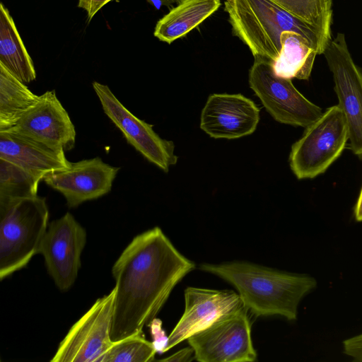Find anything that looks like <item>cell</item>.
Returning <instances> with one entry per match:
<instances>
[{"label":"cell","instance_id":"obj_8","mask_svg":"<svg viewBox=\"0 0 362 362\" xmlns=\"http://www.w3.org/2000/svg\"><path fill=\"white\" fill-rule=\"evenodd\" d=\"M115 289L96 300L69 329L51 362H100L112 346Z\"/></svg>","mask_w":362,"mask_h":362},{"label":"cell","instance_id":"obj_7","mask_svg":"<svg viewBox=\"0 0 362 362\" xmlns=\"http://www.w3.org/2000/svg\"><path fill=\"white\" fill-rule=\"evenodd\" d=\"M249 84L267 111L280 123L307 127L323 113L295 88L291 79L276 76L271 62L264 59L255 58Z\"/></svg>","mask_w":362,"mask_h":362},{"label":"cell","instance_id":"obj_1","mask_svg":"<svg viewBox=\"0 0 362 362\" xmlns=\"http://www.w3.org/2000/svg\"><path fill=\"white\" fill-rule=\"evenodd\" d=\"M194 267L159 227L135 236L112 268L115 281L112 340L143 334L176 284Z\"/></svg>","mask_w":362,"mask_h":362},{"label":"cell","instance_id":"obj_28","mask_svg":"<svg viewBox=\"0 0 362 362\" xmlns=\"http://www.w3.org/2000/svg\"><path fill=\"white\" fill-rule=\"evenodd\" d=\"M354 216L357 221H362V188L354 207Z\"/></svg>","mask_w":362,"mask_h":362},{"label":"cell","instance_id":"obj_15","mask_svg":"<svg viewBox=\"0 0 362 362\" xmlns=\"http://www.w3.org/2000/svg\"><path fill=\"white\" fill-rule=\"evenodd\" d=\"M51 146L69 151L74 147L76 130L54 90L40 95L37 103L11 129Z\"/></svg>","mask_w":362,"mask_h":362},{"label":"cell","instance_id":"obj_16","mask_svg":"<svg viewBox=\"0 0 362 362\" xmlns=\"http://www.w3.org/2000/svg\"><path fill=\"white\" fill-rule=\"evenodd\" d=\"M62 148L51 146L26 135L0 132V158L8 160L42 178L47 174L68 168Z\"/></svg>","mask_w":362,"mask_h":362},{"label":"cell","instance_id":"obj_18","mask_svg":"<svg viewBox=\"0 0 362 362\" xmlns=\"http://www.w3.org/2000/svg\"><path fill=\"white\" fill-rule=\"evenodd\" d=\"M0 64L27 84L36 78L33 61L7 8L0 4Z\"/></svg>","mask_w":362,"mask_h":362},{"label":"cell","instance_id":"obj_17","mask_svg":"<svg viewBox=\"0 0 362 362\" xmlns=\"http://www.w3.org/2000/svg\"><path fill=\"white\" fill-rule=\"evenodd\" d=\"M220 5V0H181L157 22L154 36L170 44L197 28Z\"/></svg>","mask_w":362,"mask_h":362},{"label":"cell","instance_id":"obj_23","mask_svg":"<svg viewBox=\"0 0 362 362\" xmlns=\"http://www.w3.org/2000/svg\"><path fill=\"white\" fill-rule=\"evenodd\" d=\"M156 352L153 343L141 334L114 341L100 362H148Z\"/></svg>","mask_w":362,"mask_h":362},{"label":"cell","instance_id":"obj_4","mask_svg":"<svg viewBox=\"0 0 362 362\" xmlns=\"http://www.w3.org/2000/svg\"><path fill=\"white\" fill-rule=\"evenodd\" d=\"M49 210L38 195L0 208V279L24 268L38 254Z\"/></svg>","mask_w":362,"mask_h":362},{"label":"cell","instance_id":"obj_5","mask_svg":"<svg viewBox=\"0 0 362 362\" xmlns=\"http://www.w3.org/2000/svg\"><path fill=\"white\" fill-rule=\"evenodd\" d=\"M348 140V126L341 108L338 105L327 108L293 144L291 169L298 179L315 177L340 156Z\"/></svg>","mask_w":362,"mask_h":362},{"label":"cell","instance_id":"obj_12","mask_svg":"<svg viewBox=\"0 0 362 362\" xmlns=\"http://www.w3.org/2000/svg\"><path fill=\"white\" fill-rule=\"evenodd\" d=\"M119 170L96 157L71 163L66 168L47 174L42 181L62 194L72 208L109 193Z\"/></svg>","mask_w":362,"mask_h":362},{"label":"cell","instance_id":"obj_20","mask_svg":"<svg viewBox=\"0 0 362 362\" xmlns=\"http://www.w3.org/2000/svg\"><path fill=\"white\" fill-rule=\"evenodd\" d=\"M40 98L0 64V132L13 128Z\"/></svg>","mask_w":362,"mask_h":362},{"label":"cell","instance_id":"obj_27","mask_svg":"<svg viewBox=\"0 0 362 362\" xmlns=\"http://www.w3.org/2000/svg\"><path fill=\"white\" fill-rule=\"evenodd\" d=\"M195 359L194 351L192 346L184 348L173 355L163 358L161 361L168 362H180V361H191Z\"/></svg>","mask_w":362,"mask_h":362},{"label":"cell","instance_id":"obj_6","mask_svg":"<svg viewBox=\"0 0 362 362\" xmlns=\"http://www.w3.org/2000/svg\"><path fill=\"white\" fill-rule=\"evenodd\" d=\"M243 305L221 315L187 340L200 362H252L257 352L251 337V324Z\"/></svg>","mask_w":362,"mask_h":362},{"label":"cell","instance_id":"obj_9","mask_svg":"<svg viewBox=\"0 0 362 362\" xmlns=\"http://www.w3.org/2000/svg\"><path fill=\"white\" fill-rule=\"evenodd\" d=\"M323 54L332 74L338 105L346 120L349 148L362 158V72L354 62L342 33L331 39Z\"/></svg>","mask_w":362,"mask_h":362},{"label":"cell","instance_id":"obj_14","mask_svg":"<svg viewBox=\"0 0 362 362\" xmlns=\"http://www.w3.org/2000/svg\"><path fill=\"white\" fill-rule=\"evenodd\" d=\"M185 310L168 335L165 351L214 322L221 315L243 306L238 293L230 290L187 287Z\"/></svg>","mask_w":362,"mask_h":362},{"label":"cell","instance_id":"obj_3","mask_svg":"<svg viewBox=\"0 0 362 362\" xmlns=\"http://www.w3.org/2000/svg\"><path fill=\"white\" fill-rule=\"evenodd\" d=\"M233 34L250 49L255 58L269 62L279 55L281 35L297 33L323 54L331 40L314 27L284 9L274 0H228L225 1Z\"/></svg>","mask_w":362,"mask_h":362},{"label":"cell","instance_id":"obj_19","mask_svg":"<svg viewBox=\"0 0 362 362\" xmlns=\"http://www.w3.org/2000/svg\"><path fill=\"white\" fill-rule=\"evenodd\" d=\"M281 44L279 57L270 62L274 74L286 79L308 80L317 51L301 35L291 31L281 34Z\"/></svg>","mask_w":362,"mask_h":362},{"label":"cell","instance_id":"obj_13","mask_svg":"<svg viewBox=\"0 0 362 362\" xmlns=\"http://www.w3.org/2000/svg\"><path fill=\"white\" fill-rule=\"evenodd\" d=\"M259 121V110L242 94L214 93L202 109L200 127L214 139H238L252 134Z\"/></svg>","mask_w":362,"mask_h":362},{"label":"cell","instance_id":"obj_26","mask_svg":"<svg viewBox=\"0 0 362 362\" xmlns=\"http://www.w3.org/2000/svg\"><path fill=\"white\" fill-rule=\"evenodd\" d=\"M111 1L112 0H78V6L87 12L88 21H90L100 8Z\"/></svg>","mask_w":362,"mask_h":362},{"label":"cell","instance_id":"obj_29","mask_svg":"<svg viewBox=\"0 0 362 362\" xmlns=\"http://www.w3.org/2000/svg\"><path fill=\"white\" fill-rule=\"evenodd\" d=\"M161 4L169 6L170 4L180 2L181 0H158Z\"/></svg>","mask_w":362,"mask_h":362},{"label":"cell","instance_id":"obj_10","mask_svg":"<svg viewBox=\"0 0 362 362\" xmlns=\"http://www.w3.org/2000/svg\"><path fill=\"white\" fill-rule=\"evenodd\" d=\"M86 243V230L71 213L49 223L38 254L60 291H68L75 283Z\"/></svg>","mask_w":362,"mask_h":362},{"label":"cell","instance_id":"obj_11","mask_svg":"<svg viewBox=\"0 0 362 362\" xmlns=\"http://www.w3.org/2000/svg\"><path fill=\"white\" fill-rule=\"evenodd\" d=\"M92 86L104 112L122 132L128 143L148 161L168 172L177 160L173 142L160 137L152 125L134 115L107 86L96 81Z\"/></svg>","mask_w":362,"mask_h":362},{"label":"cell","instance_id":"obj_24","mask_svg":"<svg viewBox=\"0 0 362 362\" xmlns=\"http://www.w3.org/2000/svg\"><path fill=\"white\" fill-rule=\"evenodd\" d=\"M344 353L354 361L362 362V333L343 341Z\"/></svg>","mask_w":362,"mask_h":362},{"label":"cell","instance_id":"obj_21","mask_svg":"<svg viewBox=\"0 0 362 362\" xmlns=\"http://www.w3.org/2000/svg\"><path fill=\"white\" fill-rule=\"evenodd\" d=\"M42 178L0 158V208L37 195Z\"/></svg>","mask_w":362,"mask_h":362},{"label":"cell","instance_id":"obj_25","mask_svg":"<svg viewBox=\"0 0 362 362\" xmlns=\"http://www.w3.org/2000/svg\"><path fill=\"white\" fill-rule=\"evenodd\" d=\"M161 321L155 318L150 324L152 327V334L154 341H153L157 352L164 353L168 344V336L161 328Z\"/></svg>","mask_w":362,"mask_h":362},{"label":"cell","instance_id":"obj_22","mask_svg":"<svg viewBox=\"0 0 362 362\" xmlns=\"http://www.w3.org/2000/svg\"><path fill=\"white\" fill-rule=\"evenodd\" d=\"M294 16L314 27L329 41L331 37V0H274Z\"/></svg>","mask_w":362,"mask_h":362},{"label":"cell","instance_id":"obj_2","mask_svg":"<svg viewBox=\"0 0 362 362\" xmlns=\"http://www.w3.org/2000/svg\"><path fill=\"white\" fill-rule=\"evenodd\" d=\"M200 269L233 285L244 306L257 317L280 315L288 320H296L300 302L317 286L311 276L246 262L205 263Z\"/></svg>","mask_w":362,"mask_h":362},{"label":"cell","instance_id":"obj_30","mask_svg":"<svg viewBox=\"0 0 362 362\" xmlns=\"http://www.w3.org/2000/svg\"><path fill=\"white\" fill-rule=\"evenodd\" d=\"M226 1H228V0H226Z\"/></svg>","mask_w":362,"mask_h":362}]
</instances>
